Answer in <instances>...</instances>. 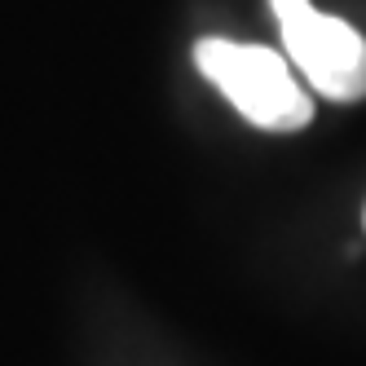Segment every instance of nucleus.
<instances>
[{"label":"nucleus","mask_w":366,"mask_h":366,"mask_svg":"<svg viewBox=\"0 0 366 366\" xmlns=\"http://www.w3.org/2000/svg\"><path fill=\"white\" fill-rule=\"evenodd\" d=\"M194 62L207 84H217L229 107L247 124L265 133H300L313 119V107L305 89L296 84L292 66L282 54L265 44H239L225 36H203L194 44Z\"/></svg>","instance_id":"f257e3e1"},{"label":"nucleus","mask_w":366,"mask_h":366,"mask_svg":"<svg viewBox=\"0 0 366 366\" xmlns=\"http://www.w3.org/2000/svg\"><path fill=\"white\" fill-rule=\"evenodd\" d=\"M292 66L331 102L366 97V36L309 0H269Z\"/></svg>","instance_id":"f03ea898"}]
</instances>
